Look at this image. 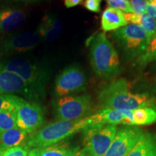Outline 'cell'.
Listing matches in <instances>:
<instances>
[{
	"label": "cell",
	"mask_w": 156,
	"mask_h": 156,
	"mask_svg": "<svg viewBox=\"0 0 156 156\" xmlns=\"http://www.w3.org/2000/svg\"><path fill=\"white\" fill-rule=\"evenodd\" d=\"M54 108L58 121L81 119L85 118L91 110V96L89 94H84L61 97L54 101Z\"/></svg>",
	"instance_id": "obj_7"
},
{
	"label": "cell",
	"mask_w": 156,
	"mask_h": 156,
	"mask_svg": "<svg viewBox=\"0 0 156 156\" xmlns=\"http://www.w3.org/2000/svg\"><path fill=\"white\" fill-rule=\"evenodd\" d=\"M23 100L15 95H0V112L16 110L20 103Z\"/></svg>",
	"instance_id": "obj_23"
},
{
	"label": "cell",
	"mask_w": 156,
	"mask_h": 156,
	"mask_svg": "<svg viewBox=\"0 0 156 156\" xmlns=\"http://www.w3.org/2000/svg\"><path fill=\"white\" fill-rule=\"evenodd\" d=\"M104 108L116 110H135L152 106L153 100L148 93H133L124 79H120L103 87L98 95Z\"/></svg>",
	"instance_id": "obj_2"
},
{
	"label": "cell",
	"mask_w": 156,
	"mask_h": 156,
	"mask_svg": "<svg viewBox=\"0 0 156 156\" xmlns=\"http://www.w3.org/2000/svg\"><path fill=\"white\" fill-rule=\"evenodd\" d=\"M153 106H155V109H156V102H155V104H153Z\"/></svg>",
	"instance_id": "obj_34"
},
{
	"label": "cell",
	"mask_w": 156,
	"mask_h": 156,
	"mask_svg": "<svg viewBox=\"0 0 156 156\" xmlns=\"http://www.w3.org/2000/svg\"><path fill=\"white\" fill-rule=\"evenodd\" d=\"M98 114L103 124L114 125L119 124H124V116L120 110L103 108L101 112H98Z\"/></svg>",
	"instance_id": "obj_21"
},
{
	"label": "cell",
	"mask_w": 156,
	"mask_h": 156,
	"mask_svg": "<svg viewBox=\"0 0 156 156\" xmlns=\"http://www.w3.org/2000/svg\"><path fill=\"white\" fill-rule=\"evenodd\" d=\"M17 126L26 133H34L44 123V113L36 103L23 100L16 109Z\"/></svg>",
	"instance_id": "obj_9"
},
{
	"label": "cell",
	"mask_w": 156,
	"mask_h": 156,
	"mask_svg": "<svg viewBox=\"0 0 156 156\" xmlns=\"http://www.w3.org/2000/svg\"><path fill=\"white\" fill-rule=\"evenodd\" d=\"M126 156H156V136L143 132L133 149Z\"/></svg>",
	"instance_id": "obj_17"
},
{
	"label": "cell",
	"mask_w": 156,
	"mask_h": 156,
	"mask_svg": "<svg viewBox=\"0 0 156 156\" xmlns=\"http://www.w3.org/2000/svg\"><path fill=\"white\" fill-rule=\"evenodd\" d=\"M40 38L36 33L23 32L7 36L0 42V54H16L34 49L38 46Z\"/></svg>",
	"instance_id": "obj_11"
},
{
	"label": "cell",
	"mask_w": 156,
	"mask_h": 156,
	"mask_svg": "<svg viewBox=\"0 0 156 156\" xmlns=\"http://www.w3.org/2000/svg\"><path fill=\"white\" fill-rule=\"evenodd\" d=\"M29 153L28 145H20L1 152V156H28Z\"/></svg>",
	"instance_id": "obj_25"
},
{
	"label": "cell",
	"mask_w": 156,
	"mask_h": 156,
	"mask_svg": "<svg viewBox=\"0 0 156 156\" xmlns=\"http://www.w3.org/2000/svg\"><path fill=\"white\" fill-rule=\"evenodd\" d=\"M107 3L110 7L119 9L125 13L134 12L129 2L123 1V0H107Z\"/></svg>",
	"instance_id": "obj_26"
},
{
	"label": "cell",
	"mask_w": 156,
	"mask_h": 156,
	"mask_svg": "<svg viewBox=\"0 0 156 156\" xmlns=\"http://www.w3.org/2000/svg\"><path fill=\"white\" fill-rule=\"evenodd\" d=\"M153 89V91H155V92H156V81H155V83H154Z\"/></svg>",
	"instance_id": "obj_33"
},
{
	"label": "cell",
	"mask_w": 156,
	"mask_h": 156,
	"mask_svg": "<svg viewBox=\"0 0 156 156\" xmlns=\"http://www.w3.org/2000/svg\"><path fill=\"white\" fill-rule=\"evenodd\" d=\"M62 28V23L58 17L54 15H46L39 24L36 34L42 40L52 41L60 36Z\"/></svg>",
	"instance_id": "obj_14"
},
{
	"label": "cell",
	"mask_w": 156,
	"mask_h": 156,
	"mask_svg": "<svg viewBox=\"0 0 156 156\" xmlns=\"http://www.w3.org/2000/svg\"><path fill=\"white\" fill-rule=\"evenodd\" d=\"M90 62L94 73L101 78L109 80L119 73V54L104 33H99L91 39Z\"/></svg>",
	"instance_id": "obj_3"
},
{
	"label": "cell",
	"mask_w": 156,
	"mask_h": 156,
	"mask_svg": "<svg viewBox=\"0 0 156 156\" xmlns=\"http://www.w3.org/2000/svg\"><path fill=\"white\" fill-rule=\"evenodd\" d=\"M93 124H99L96 114L81 119L57 121L32 133L27 140V145L29 147L37 148L55 145Z\"/></svg>",
	"instance_id": "obj_1"
},
{
	"label": "cell",
	"mask_w": 156,
	"mask_h": 156,
	"mask_svg": "<svg viewBox=\"0 0 156 156\" xmlns=\"http://www.w3.org/2000/svg\"><path fill=\"white\" fill-rule=\"evenodd\" d=\"M146 13L156 21V0H147Z\"/></svg>",
	"instance_id": "obj_29"
},
{
	"label": "cell",
	"mask_w": 156,
	"mask_h": 156,
	"mask_svg": "<svg viewBox=\"0 0 156 156\" xmlns=\"http://www.w3.org/2000/svg\"><path fill=\"white\" fill-rule=\"evenodd\" d=\"M78 151V147H73L67 143H57L47 147L34 148L28 156H74Z\"/></svg>",
	"instance_id": "obj_15"
},
{
	"label": "cell",
	"mask_w": 156,
	"mask_h": 156,
	"mask_svg": "<svg viewBox=\"0 0 156 156\" xmlns=\"http://www.w3.org/2000/svg\"><path fill=\"white\" fill-rule=\"evenodd\" d=\"M24 10L17 7H0V32H9L22 26L25 22Z\"/></svg>",
	"instance_id": "obj_13"
},
{
	"label": "cell",
	"mask_w": 156,
	"mask_h": 156,
	"mask_svg": "<svg viewBox=\"0 0 156 156\" xmlns=\"http://www.w3.org/2000/svg\"><path fill=\"white\" fill-rule=\"evenodd\" d=\"M17 126L16 110L0 112V132L7 131Z\"/></svg>",
	"instance_id": "obj_22"
},
{
	"label": "cell",
	"mask_w": 156,
	"mask_h": 156,
	"mask_svg": "<svg viewBox=\"0 0 156 156\" xmlns=\"http://www.w3.org/2000/svg\"><path fill=\"white\" fill-rule=\"evenodd\" d=\"M0 69L12 72L20 76L34 93L37 98L45 95L49 73L44 66L25 58H16L0 63Z\"/></svg>",
	"instance_id": "obj_4"
},
{
	"label": "cell",
	"mask_w": 156,
	"mask_h": 156,
	"mask_svg": "<svg viewBox=\"0 0 156 156\" xmlns=\"http://www.w3.org/2000/svg\"><path fill=\"white\" fill-rule=\"evenodd\" d=\"M74 156H89L88 154L86 153L85 150H82V151H79Z\"/></svg>",
	"instance_id": "obj_31"
},
{
	"label": "cell",
	"mask_w": 156,
	"mask_h": 156,
	"mask_svg": "<svg viewBox=\"0 0 156 156\" xmlns=\"http://www.w3.org/2000/svg\"><path fill=\"white\" fill-rule=\"evenodd\" d=\"M127 24L124 12L110 7L105 9L101 17V28L103 31L118 30Z\"/></svg>",
	"instance_id": "obj_16"
},
{
	"label": "cell",
	"mask_w": 156,
	"mask_h": 156,
	"mask_svg": "<svg viewBox=\"0 0 156 156\" xmlns=\"http://www.w3.org/2000/svg\"><path fill=\"white\" fill-rule=\"evenodd\" d=\"M114 124H93L83 129L84 150L89 156H104L116 133Z\"/></svg>",
	"instance_id": "obj_5"
},
{
	"label": "cell",
	"mask_w": 156,
	"mask_h": 156,
	"mask_svg": "<svg viewBox=\"0 0 156 156\" xmlns=\"http://www.w3.org/2000/svg\"><path fill=\"white\" fill-rule=\"evenodd\" d=\"M123 1H126V2H129V0H123Z\"/></svg>",
	"instance_id": "obj_35"
},
{
	"label": "cell",
	"mask_w": 156,
	"mask_h": 156,
	"mask_svg": "<svg viewBox=\"0 0 156 156\" xmlns=\"http://www.w3.org/2000/svg\"><path fill=\"white\" fill-rule=\"evenodd\" d=\"M102 0H85L84 6L89 11L99 12L101 11V3Z\"/></svg>",
	"instance_id": "obj_28"
},
{
	"label": "cell",
	"mask_w": 156,
	"mask_h": 156,
	"mask_svg": "<svg viewBox=\"0 0 156 156\" xmlns=\"http://www.w3.org/2000/svg\"><path fill=\"white\" fill-rule=\"evenodd\" d=\"M129 4L134 13L140 15L146 12L147 0H129Z\"/></svg>",
	"instance_id": "obj_27"
},
{
	"label": "cell",
	"mask_w": 156,
	"mask_h": 156,
	"mask_svg": "<svg viewBox=\"0 0 156 156\" xmlns=\"http://www.w3.org/2000/svg\"><path fill=\"white\" fill-rule=\"evenodd\" d=\"M0 156H1V152H0Z\"/></svg>",
	"instance_id": "obj_36"
},
{
	"label": "cell",
	"mask_w": 156,
	"mask_h": 156,
	"mask_svg": "<svg viewBox=\"0 0 156 156\" xmlns=\"http://www.w3.org/2000/svg\"><path fill=\"white\" fill-rule=\"evenodd\" d=\"M134 126L148 125L156 122V109L143 107L133 110Z\"/></svg>",
	"instance_id": "obj_20"
},
{
	"label": "cell",
	"mask_w": 156,
	"mask_h": 156,
	"mask_svg": "<svg viewBox=\"0 0 156 156\" xmlns=\"http://www.w3.org/2000/svg\"><path fill=\"white\" fill-rule=\"evenodd\" d=\"M27 134L17 126L0 132V152L22 145L27 139Z\"/></svg>",
	"instance_id": "obj_18"
},
{
	"label": "cell",
	"mask_w": 156,
	"mask_h": 156,
	"mask_svg": "<svg viewBox=\"0 0 156 156\" xmlns=\"http://www.w3.org/2000/svg\"><path fill=\"white\" fill-rule=\"evenodd\" d=\"M20 94L30 99H37L25 82L14 73L0 69V95Z\"/></svg>",
	"instance_id": "obj_12"
},
{
	"label": "cell",
	"mask_w": 156,
	"mask_h": 156,
	"mask_svg": "<svg viewBox=\"0 0 156 156\" xmlns=\"http://www.w3.org/2000/svg\"><path fill=\"white\" fill-rule=\"evenodd\" d=\"M112 35L129 58L141 56L150 44L145 30L139 25H127L114 30Z\"/></svg>",
	"instance_id": "obj_6"
},
{
	"label": "cell",
	"mask_w": 156,
	"mask_h": 156,
	"mask_svg": "<svg viewBox=\"0 0 156 156\" xmlns=\"http://www.w3.org/2000/svg\"><path fill=\"white\" fill-rule=\"evenodd\" d=\"M82 1L83 0H64V5L67 8H70L80 5Z\"/></svg>",
	"instance_id": "obj_30"
},
{
	"label": "cell",
	"mask_w": 156,
	"mask_h": 156,
	"mask_svg": "<svg viewBox=\"0 0 156 156\" xmlns=\"http://www.w3.org/2000/svg\"><path fill=\"white\" fill-rule=\"evenodd\" d=\"M6 1H15V2H37L40 0H6Z\"/></svg>",
	"instance_id": "obj_32"
},
{
	"label": "cell",
	"mask_w": 156,
	"mask_h": 156,
	"mask_svg": "<svg viewBox=\"0 0 156 156\" xmlns=\"http://www.w3.org/2000/svg\"><path fill=\"white\" fill-rule=\"evenodd\" d=\"M143 131L136 126H129L116 132L104 156H126L133 149Z\"/></svg>",
	"instance_id": "obj_10"
},
{
	"label": "cell",
	"mask_w": 156,
	"mask_h": 156,
	"mask_svg": "<svg viewBox=\"0 0 156 156\" xmlns=\"http://www.w3.org/2000/svg\"><path fill=\"white\" fill-rule=\"evenodd\" d=\"M87 79L85 73L76 65L65 68L56 77L54 92L56 97L68 96L86 89Z\"/></svg>",
	"instance_id": "obj_8"
},
{
	"label": "cell",
	"mask_w": 156,
	"mask_h": 156,
	"mask_svg": "<svg viewBox=\"0 0 156 156\" xmlns=\"http://www.w3.org/2000/svg\"><path fill=\"white\" fill-rule=\"evenodd\" d=\"M155 59H156V34L150 42L146 51L140 56V61L142 64H146Z\"/></svg>",
	"instance_id": "obj_24"
},
{
	"label": "cell",
	"mask_w": 156,
	"mask_h": 156,
	"mask_svg": "<svg viewBox=\"0 0 156 156\" xmlns=\"http://www.w3.org/2000/svg\"><path fill=\"white\" fill-rule=\"evenodd\" d=\"M126 22L131 24L139 25L147 34L149 43L154 38L156 34V21L150 16L147 13L136 14V13H124Z\"/></svg>",
	"instance_id": "obj_19"
}]
</instances>
